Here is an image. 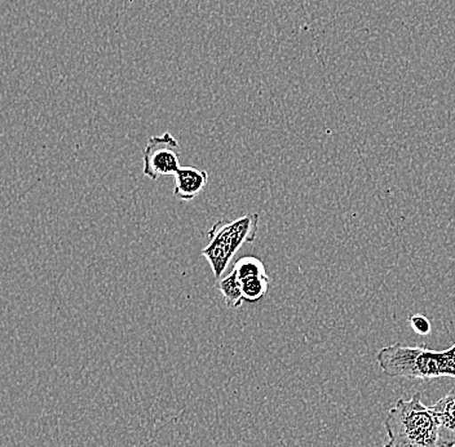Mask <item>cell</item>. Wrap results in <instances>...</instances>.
I'll return each mask as SVG.
<instances>
[{
  "label": "cell",
  "mask_w": 455,
  "mask_h": 447,
  "mask_svg": "<svg viewBox=\"0 0 455 447\" xmlns=\"http://www.w3.org/2000/svg\"><path fill=\"white\" fill-rule=\"evenodd\" d=\"M388 441L384 447H440L436 420L420 393L400 398L384 420Z\"/></svg>",
  "instance_id": "cell-2"
},
{
  "label": "cell",
  "mask_w": 455,
  "mask_h": 447,
  "mask_svg": "<svg viewBox=\"0 0 455 447\" xmlns=\"http://www.w3.org/2000/svg\"><path fill=\"white\" fill-rule=\"evenodd\" d=\"M178 150L179 142L170 132L153 136L142 152V173L152 181L158 180L161 176H175L181 167Z\"/></svg>",
  "instance_id": "cell-3"
},
{
  "label": "cell",
  "mask_w": 455,
  "mask_h": 447,
  "mask_svg": "<svg viewBox=\"0 0 455 447\" xmlns=\"http://www.w3.org/2000/svg\"><path fill=\"white\" fill-rule=\"evenodd\" d=\"M269 283L268 275H261V277L249 278V280L242 281L244 301H247V303H258V301H260L268 292Z\"/></svg>",
  "instance_id": "cell-9"
},
{
  "label": "cell",
  "mask_w": 455,
  "mask_h": 447,
  "mask_svg": "<svg viewBox=\"0 0 455 447\" xmlns=\"http://www.w3.org/2000/svg\"><path fill=\"white\" fill-rule=\"evenodd\" d=\"M377 363L383 374L388 378H403L409 380L455 379V343L451 348L443 350L429 349L426 344H391L378 352Z\"/></svg>",
  "instance_id": "cell-1"
},
{
  "label": "cell",
  "mask_w": 455,
  "mask_h": 447,
  "mask_svg": "<svg viewBox=\"0 0 455 447\" xmlns=\"http://www.w3.org/2000/svg\"><path fill=\"white\" fill-rule=\"evenodd\" d=\"M233 272L235 273L241 281L249 280V278L261 277L267 275L266 266L263 261L259 260L254 256H246V258L238 259L237 263L233 267Z\"/></svg>",
  "instance_id": "cell-8"
},
{
  "label": "cell",
  "mask_w": 455,
  "mask_h": 447,
  "mask_svg": "<svg viewBox=\"0 0 455 447\" xmlns=\"http://www.w3.org/2000/svg\"><path fill=\"white\" fill-rule=\"evenodd\" d=\"M259 215L258 213H247L235 221L224 220L213 224L212 229L207 233L209 239H218L227 244L232 252L235 253L243 246L244 243H252L258 235Z\"/></svg>",
  "instance_id": "cell-4"
},
{
  "label": "cell",
  "mask_w": 455,
  "mask_h": 447,
  "mask_svg": "<svg viewBox=\"0 0 455 447\" xmlns=\"http://www.w3.org/2000/svg\"><path fill=\"white\" fill-rule=\"evenodd\" d=\"M209 182V172L197 167H180L175 173L173 196L179 201L190 202L199 196Z\"/></svg>",
  "instance_id": "cell-6"
},
{
  "label": "cell",
  "mask_w": 455,
  "mask_h": 447,
  "mask_svg": "<svg viewBox=\"0 0 455 447\" xmlns=\"http://www.w3.org/2000/svg\"><path fill=\"white\" fill-rule=\"evenodd\" d=\"M429 409L436 420L440 447H455V389Z\"/></svg>",
  "instance_id": "cell-5"
},
{
  "label": "cell",
  "mask_w": 455,
  "mask_h": 447,
  "mask_svg": "<svg viewBox=\"0 0 455 447\" xmlns=\"http://www.w3.org/2000/svg\"><path fill=\"white\" fill-rule=\"evenodd\" d=\"M221 296H223L224 303L230 309H238L244 303L243 287L242 281L235 275V273H230L226 277L221 278L216 284Z\"/></svg>",
  "instance_id": "cell-7"
},
{
  "label": "cell",
  "mask_w": 455,
  "mask_h": 447,
  "mask_svg": "<svg viewBox=\"0 0 455 447\" xmlns=\"http://www.w3.org/2000/svg\"><path fill=\"white\" fill-rule=\"evenodd\" d=\"M411 329L417 332L418 335L426 336L431 332V322H429L428 318L425 317L422 315H411Z\"/></svg>",
  "instance_id": "cell-10"
}]
</instances>
